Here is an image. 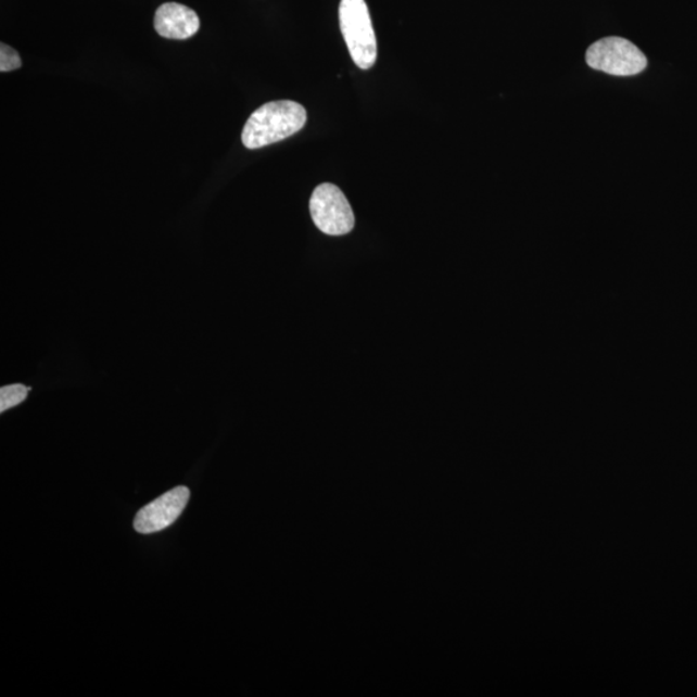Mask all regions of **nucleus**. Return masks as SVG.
<instances>
[{
	"label": "nucleus",
	"instance_id": "nucleus-1",
	"mask_svg": "<svg viewBox=\"0 0 697 697\" xmlns=\"http://www.w3.org/2000/svg\"><path fill=\"white\" fill-rule=\"evenodd\" d=\"M306 121L305 107L295 101L268 102L258 107L245 123L242 132L243 145L255 150L289 139L302 131Z\"/></svg>",
	"mask_w": 697,
	"mask_h": 697
},
{
	"label": "nucleus",
	"instance_id": "nucleus-2",
	"mask_svg": "<svg viewBox=\"0 0 697 697\" xmlns=\"http://www.w3.org/2000/svg\"><path fill=\"white\" fill-rule=\"evenodd\" d=\"M340 29L354 64L362 71L371 69L378 59V42L365 0H341Z\"/></svg>",
	"mask_w": 697,
	"mask_h": 697
},
{
	"label": "nucleus",
	"instance_id": "nucleus-3",
	"mask_svg": "<svg viewBox=\"0 0 697 697\" xmlns=\"http://www.w3.org/2000/svg\"><path fill=\"white\" fill-rule=\"evenodd\" d=\"M586 64L594 71L617 77H632L646 69L647 59L644 52L629 40L608 37L587 48Z\"/></svg>",
	"mask_w": 697,
	"mask_h": 697
},
{
	"label": "nucleus",
	"instance_id": "nucleus-4",
	"mask_svg": "<svg viewBox=\"0 0 697 697\" xmlns=\"http://www.w3.org/2000/svg\"><path fill=\"white\" fill-rule=\"evenodd\" d=\"M311 215L316 227L327 236H345L355 224L351 204L333 183H322L313 191Z\"/></svg>",
	"mask_w": 697,
	"mask_h": 697
},
{
	"label": "nucleus",
	"instance_id": "nucleus-5",
	"mask_svg": "<svg viewBox=\"0 0 697 697\" xmlns=\"http://www.w3.org/2000/svg\"><path fill=\"white\" fill-rule=\"evenodd\" d=\"M190 497L187 487L179 486L166 492L154 502L143 507L134 521V528L139 534L148 535L166 530L174 524L186 509Z\"/></svg>",
	"mask_w": 697,
	"mask_h": 697
},
{
	"label": "nucleus",
	"instance_id": "nucleus-6",
	"mask_svg": "<svg viewBox=\"0 0 697 697\" xmlns=\"http://www.w3.org/2000/svg\"><path fill=\"white\" fill-rule=\"evenodd\" d=\"M154 27L161 37L189 39L200 30L201 22L197 12L179 3H164L155 12Z\"/></svg>",
	"mask_w": 697,
	"mask_h": 697
},
{
	"label": "nucleus",
	"instance_id": "nucleus-7",
	"mask_svg": "<svg viewBox=\"0 0 697 697\" xmlns=\"http://www.w3.org/2000/svg\"><path fill=\"white\" fill-rule=\"evenodd\" d=\"M30 389L23 384L7 385L0 389V413L9 411L27 398Z\"/></svg>",
	"mask_w": 697,
	"mask_h": 697
},
{
	"label": "nucleus",
	"instance_id": "nucleus-8",
	"mask_svg": "<svg viewBox=\"0 0 697 697\" xmlns=\"http://www.w3.org/2000/svg\"><path fill=\"white\" fill-rule=\"evenodd\" d=\"M22 59L20 54L13 50L12 47L4 43L0 45V72L7 73L20 69L22 67Z\"/></svg>",
	"mask_w": 697,
	"mask_h": 697
}]
</instances>
